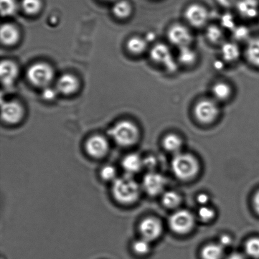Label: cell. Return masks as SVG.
I'll use <instances>...</instances> for the list:
<instances>
[{"mask_svg": "<svg viewBox=\"0 0 259 259\" xmlns=\"http://www.w3.org/2000/svg\"><path fill=\"white\" fill-rule=\"evenodd\" d=\"M17 4L15 0H0V9L2 16H9L17 10Z\"/></svg>", "mask_w": 259, "mask_h": 259, "instance_id": "cell-31", "label": "cell"}, {"mask_svg": "<svg viewBox=\"0 0 259 259\" xmlns=\"http://www.w3.org/2000/svg\"><path fill=\"white\" fill-rule=\"evenodd\" d=\"M245 252L253 258H259V238H252L245 243Z\"/></svg>", "mask_w": 259, "mask_h": 259, "instance_id": "cell-30", "label": "cell"}, {"mask_svg": "<svg viewBox=\"0 0 259 259\" xmlns=\"http://www.w3.org/2000/svg\"><path fill=\"white\" fill-rule=\"evenodd\" d=\"M171 166L175 176L182 180L193 178L199 170V162L190 154H177L172 159Z\"/></svg>", "mask_w": 259, "mask_h": 259, "instance_id": "cell-3", "label": "cell"}, {"mask_svg": "<svg viewBox=\"0 0 259 259\" xmlns=\"http://www.w3.org/2000/svg\"><path fill=\"white\" fill-rule=\"evenodd\" d=\"M41 7L40 0H22L23 10L28 15H33L37 14Z\"/></svg>", "mask_w": 259, "mask_h": 259, "instance_id": "cell-29", "label": "cell"}, {"mask_svg": "<svg viewBox=\"0 0 259 259\" xmlns=\"http://www.w3.org/2000/svg\"><path fill=\"white\" fill-rule=\"evenodd\" d=\"M147 45L148 42L145 38L134 36L128 41L126 47L132 54L140 55L146 52Z\"/></svg>", "mask_w": 259, "mask_h": 259, "instance_id": "cell-22", "label": "cell"}, {"mask_svg": "<svg viewBox=\"0 0 259 259\" xmlns=\"http://www.w3.org/2000/svg\"><path fill=\"white\" fill-rule=\"evenodd\" d=\"M185 17L192 26L202 27L206 24L209 14L206 9L202 5L192 4L185 10Z\"/></svg>", "mask_w": 259, "mask_h": 259, "instance_id": "cell-9", "label": "cell"}, {"mask_svg": "<svg viewBox=\"0 0 259 259\" xmlns=\"http://www.w3.org/2000/svg\"><path fill=\"white\" fill-rule=\"evenodd\" d=\"M238 0H217L218 4L225 8L235 7Z\"/></svg>", "mask_w": 259, "mask_h": 259, "instance_id": "cell-37", "label": "cell"}, {"mask_svg": "<svg viewBox=\"0 0 259 259\" xmlns=\"http://www.w3.org/2000/svg\"><path fill=\"white\" fill-rule=\"evenodd\" d=\"M109 148L107 139L100 135L91 137L85 144L88 154L94 158H103L108 154Z\"/></svg>", "mask_w": 259, "mask_h": 259, "instance_id": "cell-12", "label": "cell"}, {"mask_svg": "<svg viewBox=\"0 0 259 259\" xmlns=\"http://www.w3.org/2000/svg\"><path fill=\"white\" fill-rule=\"evenodd\" d=\"M27 76L32 85L37 87L46 88L52 82L54 72L47 63L39 62L30 66Z\"/></svg>", "mask_w": 259, "mask_h": 259, "instance_id": "cell-4", "label": "cell"}, {"mask_svg": "<svg viewBox=\"0 0 259 259\" xmlns=\"http://www.w3.org/2000/svg\"><path fill=\"white\" fill-rule=\"evenodd\" d=\"M223 253V246L211 243L203 248L201 255L203 259H222Z\"/></svg>", "mask_w": 259, "mask_h": 259, "instance_id": "cell-25", "label": "cell"}, {"mask_svg": "<svg viewBox=\"0 0 259 259\" xmlns=\"http://www.w3.org/2000/svg\"><path fill=\"white\" fill-rule=\"evenodd\" d=\"M253 206L257 214H259V191L256 193L253 198Z\"/></svg>", "mask_w": 259, "mask_h": 259, "instance_id": "cell-40", "label": "cell"}, {"mask_svg": "<svg viewBox=\"0 0 259 259\" xmlns=\"http://www.w3.org/2000/svg\"><path fill=\"white\" fill-rule=\"evenodd\" d=\"M166 185V179L162 175L150 172L146 174L142 181V187L147 194L151 196L161 194Z\"/></svg>", "mask_w": 259, "mask_h": 259, "instance_id": "cell-10", "label": "cell"}, {"mask_svg": "<svg viewBox=\"0 0 259 259\" xmlns=\"http://www.w3.org/2000/svg\"><path fill=\"white\" fill-rule=\"evenodd\" d=\"M156 164V161L153 157H148L143 159V167L149 169H153Z\"/></svg>", "mask_w": 259, "mask_h": 259, "instance_id": "cell-36", "label": "cell"}, {"mask_svg": "<svg viewBox=\"0 0 259 259\" xmlns=\"http://www.w3.org/2000/svg\"><path fill=\"white\" fill-rule=\"evenodd\" d=\"M232 243V239L228 235H223L222 237L220 238V244L223 247H225V246L230 245Z\"/></svg>", "mask_w": 259, "mask_h": 259, "instance_id": "cell-38", "label": "cell"}, {"mask_svg": "<svg viewBox=\"0 0 259 259\" xmlns=\"http://www.w3.org/2000/svg\"><path fill=\"white\" fill-rule=\"evenodd\" d=\"M122 166L126 174L133 176L134 174L141 171L143 167V159L139 155L129 154L123 159Z\"/></svg>", "mask_w": 259, "mask_h": 259, "instance_id": "cell-17", "label": "cell"}, {"mask_svg": "<svg viewBox=\"0 0 259 259\" xmlns=\"http://www.w3.org/2000/svg\"><path fill=\"white\" fill-rule=\"evenodd\" d=\"M220 113L219 106L214 99H203L197 102L194 107L195 118L204 124L213 123L219 116Z\"/></svg>", "mask_w": 259, "mask_h": 259, "instance_id": "cell-6", "label": "cell"}, {"mask_svg": "<svg viewBox=\"0 0 259 259\" xmlns=\"http://www.w3.org/2000/svg\"><path fill=\"white\" fill-rule=\"evenodd\" d=\"M209 198L208 195L205 194L199 195L197 197V201L200 204L204 205L209 202Z\"/></svg>", "mask_w": 259, "mask_h": 259, "instance_id": "cell-39", "label": "cell"}, {"mask_svg": "<svg viewBox=\"0 0 259 259\" xmlns=\"http://www.w3.org/2000/svg\"><path fill=\"white\" fill-rule=\"evenodd\" d=\"M235 7L240 16L246 19H254L259 13L258 0H238Z\"/></svg>", "mask_w": 259, "mask_h": 259, "instance_id": "cell-15", "label": "cell"}, {"mask_svg": "<svg viewBox=\"0 0 259 259\" xmlns=\"http://www.w3.org/2000/svg\"><path fill=\"white\" fill-rule=\"evenodd\" d=\"M139 230L142 238L151 242L160 237L162 227L159 219L155 217H147L140 224Z\"/></svg>", "mask_w": 259, "mask_h": 259, "instance_id": "cell-11", "label": "cell"}, {"mask_svg": "<svg viewBox=\"0 0 259 259\" xmlns=\"http://www.w3.org/2000/svg\"><path fill=\"white\" fill-rule=\"evenodd\" d=\"M106 1L111 2V1H114V0H106Z\"/></svg>", "mask_w": 259, "mask_h": 259, "instance_id": "cell-42", "label": "cell"}, {"mask_svg": "<svg viewBox=\"0 0 259 259\" xmlns=\"http://www.w3.org/2000/svg\"><path fill=\"white\" fill-rule=\"evenodd\" d=\"M214 210L209 207H202L199 210V216L203 221H209L214 218Z\"/></svg>", "mask_w": 259, "mask_h": 259, "instance_id": "cell-34", "label": "cell"}, {"mask_svg": "<svg viewBox=\"0 0 259 259\" xmlns=\"http://www.w3.org/2000/svg\"><path fill=\"white\" fill-rule=\"evenodd\" d=\"M21 105L16 101H5L2 104V118L9 124H16L21 120L23 116Z\"/></svg>", "mask_w": 259, "mask_h": 259, "instance_id": "cell-13", "label": "cell"}, {"mask_svg": "<svg viewBox=\"0 0 259 259\" xmlns=\"http://www.w3.org/2000/svg\"><path fill=\"white\" fill-rule=\"evenodd\" d=\"M112 193L116 201L121 204H134L141 194V187L131 175L117 177L113 182Z\"/></svg>", "mask_w": 259, "mask_h": 259, "instance_id": "cell-1", "label": "cell"}, {"mask_svg": "<svg viewBox=\"0 0 259 259\" xmlns=\"http://www.w3.org/2000/svg\"><path fill=\"white\" fill-rule=\"evenodd\" d=\"M245 56L251 64L259 67V38H253L248 41Z\"/></svg>", "mask_w": 259, "mask_h": 259, "instance_id": "cell-20", "label": "cell"}, {"mask_svg": "<svg viewBox=\"0 0 259 259\" xmlns=\"http://www.w3.org/2000/svg\"><path fill=\"white\" fill-rule=\"evenodd\" d=\"M205 35L207 40L213 44H223L225 40V34L222 28L215 25L208 27Z\"/></svg>", "mask_w": 259, "mask_h": 259, "instance_id": "cell-26", "label": "cell"}, {"mask_svg": "<svg viewBox=\"0 0 259 259\" xmlns=\"http://www.w3.org/2000/svg\"><path fill=\"white\" fill-rule=\"evenodd\" d=\"M169 42L179 48L190 46L193 36L190 30L182 24H174L167 31Z\"/></svg>", "mask_w": 259, "mask_h": 259, "instance_id": "cell-8", "label": "cell"}, {"mask_svg": "<svg viewBox=\"0 0 259 259\" xmlns=\"http://www.w3.org/2000/svg\"><path fill=\"white\" fill-rule=\"evenodd\" d=\"M149 243V241L142 238L141 239L136 240L133 244V250L134 252L138 255H146L150 251Z\"/></svg>", "mask_w": 259, "mask_h": 259, "instance_id": "cell-32", "label": "cell"}, {"mask_svg": "<svg viewBox=\"0 0 259 259\" xmlns=\"http://www.w3.org/2000/svg\"><path fill=\"white\" fill-rule=\"evenodd\" d=\"M223 60L228 62L237 61L240 57V50L238 45L233 42H225L221 47Z\"/></svg>", "mask_w": 259, "mask_h": 259, "instance_id": "cell-19", "label": "cell"}, {"mask_svg": "<svg viewBox=\"0 0 259 259\" xmlns=\"http://www.w3.org/2000/svg\"><path fill=\"white\" fill-rule=\"evenodd\" d=\"M78 81L74 76L70 73H65L61 76L57 83L58 92L63 95H71L77 90Z\"/></svg>", "mask_w": 259, "mask_h": 259, "instance_id": "cell-16", "label": "cell"}, {"mask_svg": "<svg viewBox=\"0 0 259 259\" xmlns=\"http://www.w3.org/2000/svg\"><path fill=\"white\" fill-rule=\"evenodd\" d=\"M227 259H246L242 254L238 253H232V255H230L229 257H228Z\"/></svg>", "mask_w": 259, "mask_h": 259, "instance_id": "cell-41", "label": "cell"}, {"mask_svg": "<svg viewBox=\"0 0 259 259\" xmlns=\"http://www.w3.org/2000/svg\"><path fill=\"white\" fill-rule=\"evenodd\" d=\"M150 57L154 62L161 65L169 72L174 73L178 69V63L167 45L157 43L150 50Z\"/></svg>", "mask_w": 259, "mask_h": 259, "instance_id": "cell-5", "label": "cell"}, {"mask_svg": "<svg viewBox=\"0 0 259 259\" xmlns=\"http://www.w3.org/2000/svg\"><path fill=\"white\" fill-rule=\"evenodd\" d=\"M19 70L12 61L3 60L0 65V77L2 83L5 86H12L17 78Z\"/></svg>", "mask_w": 259, "mask_h": 259, "instance_id": "cell-14", "label": "cell"}, {"mask_svg": "<svg viewBox=\"0 0 259 259\" xmlns=\"http://www.w3.org/2000/svg\"><path fill=\"white\" fill-rule=\"evenodd\" d=\"M57 90L49 87H46L42 91V96L46 100H52L57 96Z\"/></svg>", "mask_w": 259, "mask_h": 259, "instance_id": "cell-35", "label": "cell"}, {"mask_svg": "<svg viewBox=\"0 0 259 259\" xmlns=\"http://www.w3.org/2000/svg\"><path fill=\"white\" fill-rule=\"evenodd\" d=\"M114 15L120 19H125L131 14L132 7L126 0H120L116 3L112 10Z\"/></svg>", "mask_w": 259, "mask_h": 259, "instance_id": "cell-27", "label": "cell"}, {"mask_svg": "<svg viewBox=\"0 0 259 259\" xmlns=\"http://www.w3.org/2000/svg\"><path fill=\"white\" fill-rule=\"evenodd\" d=\"M197 59V53L190 46L179 48L178 61L183 65H191L196 62Z\"/></svg>", "mask_w": 259, "mask_h": 259, "instance_id": "cell-23", "label": "cell"}, {"mask_svg": "<svg viewBox=\"0 0 259 259\" xmlns=\"http://www.w3.org/2000/svg\"><path fill=\"white\" fill-rule=\"evenodd\" d=\"M19 32L17 28L12 24H3L0 30V37L2 43L5 45L15 44L19 39Z\"/></svg>", "mask_w": 259, "mask_h": 259, "instance_id": "cell-18", "label": "cell"}, {"mask_svg": "<svg viewBox=\"0 0 259 259\" xmlns=\"http://www.w3.org/2000/svg\"><path fill=\"white\" fill-rule=\"evenodd\" d=\"M101 176L105 181H115L116 177V169L115 167L108 165L103 167L101 171Z\"/></svg>", "mask_w": 259, "mask_h": 259, "instance_id": "cell-33", "label": "cell"}, {"mask_svg": "<svg viewBox=\"0 0 259 259\" xmlns=\"http://www.w3.org/2000/svg\"><path fill=\"white\" fill-rule=\"evenodd\" d=\"M194 225V216L191 213L185 210L175 212L169 219L170 228L177 234H187L193 229Z\"/></svg>", "mask_w": 259, "mask_h": 259, "instance_id": "cell-7", "label": "cell"}, {"mask_svg": "<svg viewBox=\"0 0 259 259\" xmlns=\"http://www.w3.org/2000/svg\"><path fill=\"white\" fill-rule=\"evenodd\" d=\"M162 144L167 151L179 154L182 146V140L177 134H168L164 137Z\"/></svg>", "mask_w": 259, "mask_h": 259, "instance_id": "cell-24", "label": "cell"}, {"mask_svg": "<svg viewBox=\"0 0 259 259\" xmlns=\"http://www.w3.org/2000/svg\"><path fill=\"white\" fill-rule=\"evenodd\" d=\"M108 134L119 145L125 147L136 144L140 136L137 126L129 121L118 122L109 129Z\"/></svg>", "mask_w": 259, "mask_h": 259, "instance_id": "cell-2", "label": "cell"}, {"mask_svg": "<svg viewBox=\"0 0 259 259\" xmlns=\"http://www.w3.org/2000/svg\"><path fill=\"white\" fill-rule=\"evenodd\" d=\"M232 88L227 83L219 82L215 84L212 89V94L214 100L218 101H226L232 95Z\"/></svg>", "mask_w": 259, "mask_h": 259, "instance_id": "cell-21", "label": "cell"}, {"mask_svg": "<svg viewBox=\"0 0 259 259\" xmlns=\"http://www.w3.org/2000/svg\"><path fill=\"white\" fill-rule=\"evenodd\" d=\"M162 202L165 207L172 209L179 206L181 202V198L177 192L169 191L164 193L162 198Z\"/></svg>", "mask_w": 259, "mask_h": 259, "instance_id": "cell-28", "label": "cell"}]
</instances>
